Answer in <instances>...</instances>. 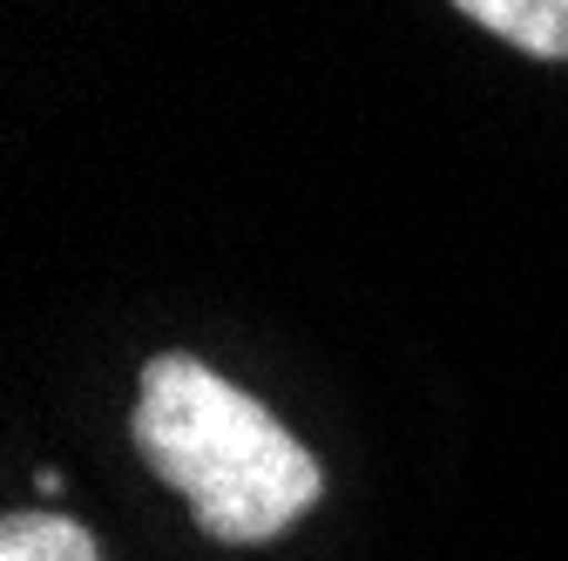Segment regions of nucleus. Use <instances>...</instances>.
I'll return each mask as SVG.
<instances>
[{"instance_id":"1","label":"nucleus","mask_w":568,"mask_h":561,"mask_svg":"<svg viewBox=\"0 0 568 561\" xmlns=\"http://www.w3.org/2000/svg\"><path fill=\"white\" fill-rule=\"evenodd\" d=\"M129 440L183 494L190 521L231 548L277 541L325 494V473L292 427L190 353H156L142 366Z\"/></svg>"},{"instance_id":"2","label":"nucleus","mask_w":568,"mask_h":561,"mask_svg":"<svg viewBox=\"0 0 568 561\" xmlns=\"http://www.w3.org/2000/svg\"><path fill=\"white\" fill-rule=\"evenodd\" d=\"M454 8L528 61H568V0H454Z\"/></svg>"},{"instance_id":"3","label":"nucleus","mask_w":568,"mask_h":561,"mask_svg":"<svg viewBox=\"0 0 568 561\" xmlns=\"http://www.w3.org/2000/svg\"><path fill=\"white\" fill-rule=\"evenodd\" d=\"M0 561H102V548L68 514H8L0 521Z\"/></svg>"}]
</instances>
